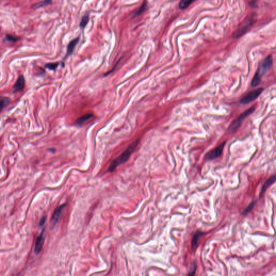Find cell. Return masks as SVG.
Segmentation results:
<instances>
[{
	"mask_svg": "<svg viewBox=\"0 0 276 276\" xmlns=\"http://www.w3.org/2000/svg\"><path fill=\"white\" fill-rule=\"evenodd\" d=\"M139 142L140 140L139 139H138L134 141V142H132L131 144H130L127 147V148L124 150L122 154L112 161V163H111L110 166L108 167V171L110 172H113L117 167L128 160L131 155L138 146Z\"/></svg>",
	"mask_w": 276,
	"mask_h": 276,
	"instance_id": "cell-1",
	"label": "cell"
},
{
	"mask_svg": "<svg viewBox=\"0 0 276 276\" xmlns=\"http://www.w3.org/2000/svg\"><path fill=\"white\" fill-rule=\"evenodd\" d=\"M256 20V16L255 14L251 15L248 18H246L243 22L242 23L241 25H240L237 30L233 33L232 36L233 38H238L243 35L246 32L250 26H251L255 23Z\"/></svg>",
	"mask_w": 276,
	"mask_h": 276,
	"instance_id": "cell-2",
	"label": "cell"
},
{
	"mask_svg": "<svg viewBox=\"0 0 276 276\" xmlns=\"http://www.w3.org/2000/svg\"><path fill=\"white\" fill-rule=\"evenodd\" d=\"M255 110V107L252 106L251 108H249V109L242 113L236 120L233 121L230 126L229 127V131L230 132H235L239 128L242 122H243L244 120L247 118L248 116H250L251 114Z\"/></svg>",
	"mask_w": 276,
	"mask_h": 276,
	"instance_id": "cell-3",
	"label": "cell"
},
{
	"mask_svg": "<svg viewBox=\"0 0 276 276\" xmlns=\"http://www.w3.org/2000/svg\"><path fill=\"white\" fill-rule=\"evenodd\" d=\"M272 62H273V59L271 55L268 56V57H266L264 61H263L262 64L260 65L258 71L256 72L260 77L262 78V77L271 69L272 65Z\"/></svg>",
	"mask_w": 276,
	"mask_h": 276,
	"instance_id": "cell-4",
	"label": "cell"
},
{
	"mask_svg": "<svg viewBox=\"0 0 276 276\" xmlns=\"http://www.w3.org/2000/svg\"><path fill=\"white\" fill-rule=\"evenodd\" d=\"M264 89L260 87L258 89L253 90L252 91L248 93L246 95H245L244 97L242 98L240 103L242 104H247L250 103V102H253L255 100H256L257 98L260 96L262 92L263 91Z\"/></svg>",
	"mask_w": 276,
	"mask_h": 276,
	"instance_id": "cell-5",
	"label": "cell"
},
{
	"mask_svg": "<svg viewBox=\"0 0 276 276\" xmlns=\"http://www.w3.org/2000/svg\"><path fill=\"white\" fill-rule=\"evenodd\" d=\"M225 142H222L218 146L214 149L213 150L208 153L205 158L207 160H212L215 159L217 158L221 155L223 150L224 147L225 146Z\"/></svg>",
	"mask_w": 276,
	"mask_h": 276,
	"instance_id": "cell-6",
	"label": "cell"
},
{
	"mask_svg": "<svg viewBox=\"0 0 276 276\" xmlns=\"http://www.w3.org/2000/svg\"><path fill=\"white\" fill-rule=\"evenodd\" d=\"M66 205H67L66 204L62 205H60L59 207H57V208L55 210L54 213L53 214V216H52V217H51V228H53L55 227V225H56V224L57 223V222H58V220H59V217H60V216H61V214H62V211L63 210V209L64 208V207L66 206Z\"/></svg>",
	"mask_w": 276,
	"mask_h": 276,
	"instance_id": "cell-7",
	"label": "cell"
},
{
	"mask_svg": "<svg viewBox=\"0 0 276 276\" xmlns=\"http://www.w3.org/2000/svg\"><path fill=\"white\" fill-rule=\"evenodd\" d=\"M206 232H202L200 230H198L195 233H194L192 239H191V249L193 251H195L198 246V243L201 238L205 235Z\"/></svg>",
	"mask_w": 276,
	"mask_h": 276,
	"instance_id": "cell-8",
	"label": "cell"
},
{
	"mask_svg": "<svg viewBox=\"0 0 276 276\" xmlns=\"http://www.w3.org/2000/svg\"><path fill=\"white\" fill-rule=\"evenodd\" d=\"M45 237H44V230H43L42 232H41L40 235L37 238L36 242H35V245H34V252L36 255L40 253L41 250L43 248V244L44 243Z\"/></svg>",
	"mask_w": 276,
	"mask_h": 276,
	"instance_id": "cell-9",
	"label": "cell"
},
{
	"mask_svg": "<svg viewBox=\"0 0 276 276\" xmlns=\"http://www.w3.org/2000/svg\"><path fill=\"white\" fill-rule=\"evenodd\" d=\"M275 181H276V175L274 174L270 177L269 179H268L265 182L264 185H263V186H262V189H261V191L260 193V198L262 197V196L264 195V193L265 192V191H266L268 187L271 185H273L275 182Z\"/></svg>",
	"mask_w": 276,
	"mask_h": 276,
	"instance_id": "cell-10",
	"label": "cell"
},
{
	"mask_svg": "<svg viewBox=\"0 0 276 276\" xmlns=\"http://www.w3.org/2000/svg\"><path fill=\"white\" fill-rule=\"evenodd\" d=\"M25 86V79L22 75L20 76L18 79H17L14 85L13 86V89L14 92H20L22 91Z\"/></svg>",
	"mask_w": 276,
	"mask_h": 276,
	"instance_id": "cell-11",
	"label": "cell"
},
{
	"mask_svg": "<svg viewBox=\"0 0 276 276\" xmlns=\"http://www.w3.org/2000/svg\"><path fill=\"white\" fill-rule=\"evenodd\" d=\"M93 117H94L93 114H86L85 115H83V116L78 118L77 120L76 121L75 124L77 126H82L86 122H87V120H89L90 119L92 118Z\"/></svg>",
	"mask_w": 276,
	"mask_h": 276,
	"instance_id": "cell-12",
	"label": "cell"
},
{
	"mask_svg": "<svg viewBox=\"0 0 276 276\" xmlns=\"http://www.w3.org/2000/svg\"><path fill=\"white\" fill-rule=\"evenodd\" d=\"M79 39H75L70 42L67 46V56H69L72 53L75 48L79 42Z\"/></svg>",
	"mask_w": 276,
	"mask_h": 276,
	"instance_id": "cell-13",
	"label": "cell"
},
{
	"mask_svg": "<svg viewBox=\"0 0 276 276\" xmlns=\"http://www.w3.org/2000/svg\"><path fill=\"white\" fill-rule=\"evenodd\" d=\"M10 98L7 97H0V112L10 103Z\"/></svg>",
	"mask_w": 276,
	"mask_h": 276,
	"instance_id": "cell-14",
	"label": "cell"
},
{
	"mask_svg": "<svg viewBox=\"0 0 276 276\" xmlns=\"http://www.w3.org/2000/svg\"><path fill=\"white\" fill-rule=\"evenodd\" d=\"M195 1V0H181L179 3V8L182 10L186 9Z\"/></svg>",
	"mask_w": 276,
	"mask_h": 276,
	"instance_id": "cell-15",
	"label": "cell"
},
{
	"mask_svg": "<svg viewBox=\"0 0 276 276\" xmlns=\"http://www.w3.org/2000/svg\"><path fill=\"white\" fill-rule=\"evenodd\" d=\"M257 202V200H254V201H252L251 202L249 205L248 207H246V209L244 210V211L242 213V215H246L248 214L250 212H251L252 210L254 209L255 205H256Z\"/></svg>",
	"mask_w": 276,
	"mask_h": 276,
	"instance_id": "cell-16",
	"label": "cell"
},
{
	"mask_svg": "<svg viewBox=\"0 0 276 276\" xmlns=\"http://www.w3.org/2000/svg\"><path fill=\"white\" fill-rule=\"evenodd\" d=\"M52 3V0H43L41 2L37 3L36 4H34L33 6V8H40L42 7L45 6L47 5Z\"/></svg>",
	"mask_w": 276,
	"mask_h": 276,
	"instance_id": "cell-17",
	"label": "cell"
},
{
	"mask_svg": "<svg viewBox=\"0 0 276 276\" xmlns=\"http://www.w3.org/2000/svg\"><path fill=\"white\" fill-rule=\"evenodd\" d=\"M261 81V78L256 73V74L254 76L253 79L252 80L251 85L253 87H256L258 85H260Z\"/></svg>",
	"mask_w": 276,
	"mask_h": 276,
	"instance_id": "cell-18",
	"label": "cell"
},
{
	"mask_svg": "<svg viewBox=\"0 0 276 276\" xmlns=\"http://www.w3.org/2000/svg\"><path fill=\"white\" fill-rule=\"evenodd\" d=\"M197 268V264L195 262H193L191 264V266H190V269H189V273L188 275V276H194L196 273V270Z\"/></svg>",
	"mask_w": 276,
	"mask_h": 276,
	"instance_id": "cell-19",
	"label": "cell"
},
{
	"mask_svg": "<svg viewBox=\"0 0 276 276\" xmlns=\"http://www.w3.org/2000/svg\"><path fill=\"white\" fill-rule=\"evenodd\" d=\"M89 21V17L88 15H85V16L83 17L80 23V26L81 28H85L86 25H87Z\"/></svg>",
	"mask_w": 276,
	"mask_h": 276,
	"instance_id": "cell-20",
	"label": "cell"
},
{
	"mask_svg": "<svg viewBox=\"0 0 276 276\" xmlns=\"http://www.w3.org/2000/svg\"><path fill=\"white\" fill-rule=\"evenodd\" d=\"M59 65L58 63H48L45 65V67L47 69H50L51 70H55Z\"/></svg>",
	"mask_w": 276,
	"mask_h": 276,
	"instance_id": "cell-21",
	"label": "cell"
},
{
	"mask_svg": "<svg viewBox=\"0 0 276 276\" xmlns=\"http://www.w3.org/2000/svg\"><path fill=\"white\" fill-rule=\"evenodd\" d=\"M6 39L8 42H16L20 39V38L18 37L14 36L10 34H7L6 36Z\"/></svg>",
	"mask_w": 276,
	"mask_h": 276,
	"instance_id": "cell-22",
	"label": "cell"
},
{
	"mask_svg": "<svg viewBox=\"0 0 276 276\" xmlns=\"http://www.w3.org/2000/svg\"><path fill=\"white\" fill-rule=\"evenodd\" d=\"M146 3L145 2V3H144V4H142L141 7H140V9L137 11V12H136V16H138V15H140V14H141L142 12H144L146 10Z\"/></svg>",
	"mask_w": 276,
	"mask_h": 276,
	"instance_id": "cell-23",
	"label": "cell"
},
{
	"mask_svg": "<svg viewBox=\"0 0 276 276\" xmlns=\"http://www.w3.org/2000/svg\"><path fill=\"white\" fill-rule=\"evenodd\" d=\"M46 219H47V216H43V217H42V218L40 220V221H39V226H41V227L43 226L45 223Z\"/></svg>",
	"mask_w": 276,
	"mask_h": 276,
	"instance_id": "cell-24",
	"label": "cell"
},
{
	"mask_svg": "<svg viewBox=\"0 0 276 276\" xmlns=\"http://www.w3.org/2000/svg\"><path fill=\"white\" fill-rule=\"evenodd\" d=\"M257 1H258V0H252L250 4H251V5H254Z\"/></svg>",
	"mask_w": 276,
	"mask_h": 276,
	"instance_id": "cell-25",
	"label": "cell"
}]
</instances>
